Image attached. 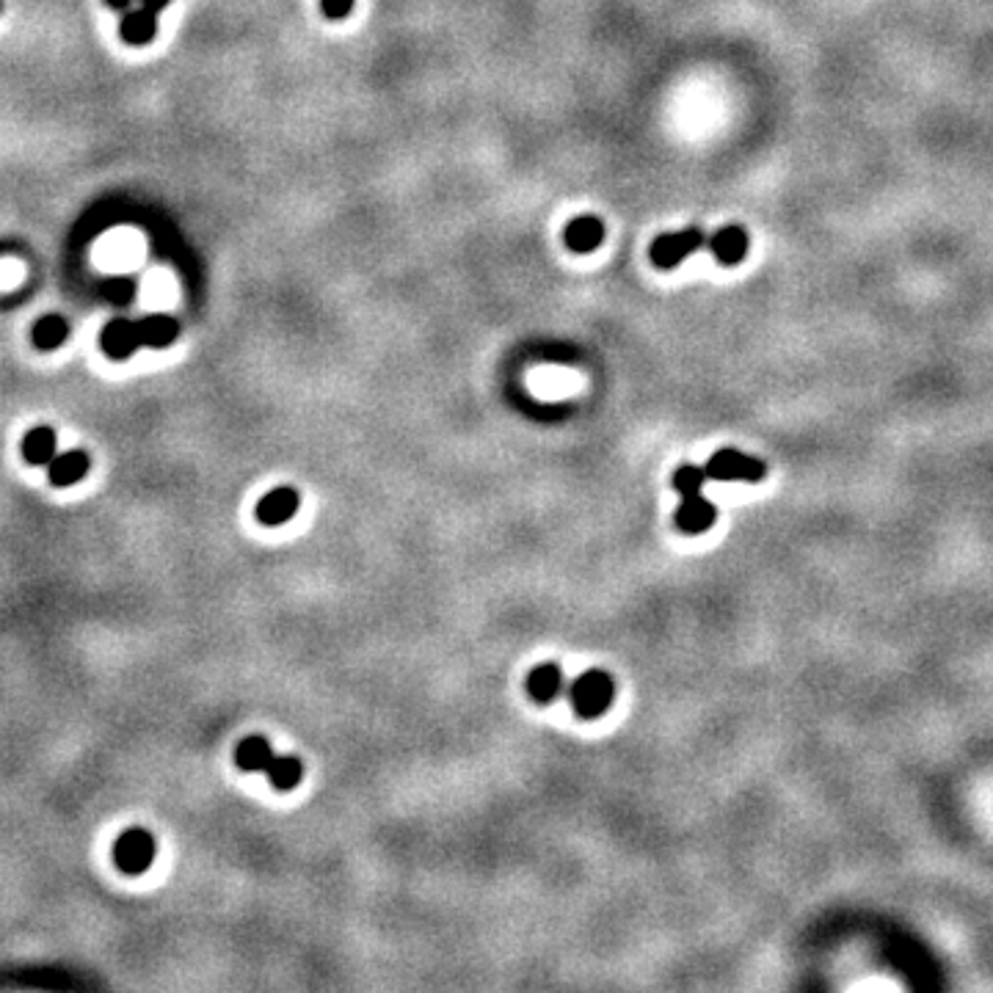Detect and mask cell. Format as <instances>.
Listing matches in <instances>:
<instances>
[{"label":"cell","instance_id":"cell-1","mask_svg":"<svg viewBox=\"0 0 993 993\" xmlns=\"http://www.w3.org/2000/svg\"><path fill=\"white\" fill-rule=\"evenodd\" d=\"M569 698L580 718H599L616 698V682L605 671H585L583 676L574 679Z\"/></svg>","mask_w":993,"mask_h":993},{"label":"cell","instance_id":"cell-2","mask_svg":"<svg viewBox=\"0 0 993 993\" xmlns=\"http://www.w3.org/2000/svg\"><path fill=\"white\" fill-rule=\"evenodd\" d=\"M707 235L704 229L698 227H687L682 232H665V235H657L654 243H651L649 257L654 268L660 271H674L676 265L687 260L690 254L701 252L707 249Z\"/></svg>","mask_w":993,"mask_h":993},{"label":"cell","instance_id":"cell-3","mask_svg":"<svg viewBox=\"0 0 993 993\" xmlns=\"http://www.w3.org/2000/svg\"><path fill=\"white\" fill-rule=\"evenodd\" d=\"M158 842L147 828H127L114 842V864L127 875H141L152 867Z\"/></svg>","mask_w":993,"mask_h":993},{"label":"cell","instance_id":"cell-4","mask_svg":"<svg viewBox=\"0 0 993 993\" xmlns=\"http://www.w3.org/2000/svg\"><path fill=\"white\" fill-rule=\"evenodd\" d=\"M707 475L709 480H720V483H729V480L759 483V480L767 475V464L762 458L748 456V453H742V450L723 447V450H718V453L707 461Z\"/></svg>","mask_w":993,"mask_h":993},{"label":"cell","instance_id":"cell-5","mask_svg":"<svg viewBox=\"0 0 993 993\" xmlns=\"http://www.w3.org/2000/svg\"><path fill=\"white\" fill-rule=\"evenodd\" d=\"M715 519H718V508L701 491L698 494H685L679 508H676V527L682 533H687V536L707 533L709 527L715 525Z\"/></svg>","mask_w":993,"mask_h":993},{"label":"cell","instance_id":"cell-6","mask_svg":"<svg viewBox=\"0 0 993 993\" xmlns=\"http://www.w3.org/2000/svg\"><path fill=\"white\" fill-rule=\"evenodd\" d=\"M748 246H751V238H748V232L742 227H737V224L718 229V232L709 235L707 240V249L723 268L740 265L742 260H745V254H748Z\"/></svg>","mask_w":993,"mask_h":993},{"label":"cell","instance_id":"cell-7","mask_svg":"<svg viewBox=\"0 0 993 993\" xmlns=\"http://www.w3.org/2000/svg\"><path fill=\"white\" fill-rule=\"evenodd\" d=\"M100 345H103V354L108 356V359H114V362H125V359H130V356L141 348L136 320H125V318L111 320V323L103 329V334H100Z\"/></svg>","mask_w":993,"mask_h":993},{"label":"cell","instance_id":"cell-8","mask_svg":"<svg viewBox=\"0 0 993 993\" xmlns=\"http://www.w3.org/2000/svg\"><path fill=\"white\" fill-rule=\"evenodd\" d=\"M92 469V458L83 450H67V453H56L53 461L47 464V478L56 489H67L75 486L78 480L86 478V472Z\"/></svg>","mask_w":993,"mask_h":993},{"label":"cell","instance_id":"cell-9","mask_svg":"<svg viewBox=\"0 0 993 993\" xmlns=\"http://www.w3.org/2000/svg\"><path fill=\"white\" fill-rule=\"evenodd\" d=\"M298 511V491L290 486H279V489L268 491L263 500L257 503V519L268 527L285 525L290 522Z\"/></svg>","mask_w":993,"mask_h":993},{"label":"cell","instance_id":"cell-10","mask_svg":"<svg viewBox=\"0 0 993 993\" xmlns=\"http://www.w3.org/2000/svg\"><path fill=\"white\" fill-rule=\"evenodd\" d=\"M563 238H566L569 252L591 254L596 252V249L602 246V240H605V224H602V218L596 216H577L569 221V227H566V235H563Z\"/></svg>","mask_w":993,"mask_h":993},{"label":"cell","instance_id":"cell-11","mask_svg":"<svg viewBox=\"0 0 993 993\" xmlns=\"http://www.w3.org/2000/svg\"><path fill=\"white\" fill-rule=\"evenodd\" d=\"M158 17L160 14L147 9V6L125 12V17H122V39L133 47L149 45L158 34Z\"/></svg>","mask_w":993,"mask_h":993},{"label":"cell","instance_id":"cell-12","mask_svg":"<svg viewBox=\"0 0 993 993\" xmlns=\"http://www.w3.org/2000/svg\"><path fill=\"white\" fill-rule=\"evenodd\" d=\"M563 690V671L555 662H541L530 674H527V693L533 696L538 704H549L555 701Z\"/></svg>","mask_w":993,"mask_h":993},{"label":"cell","instance_id":"cell-13","mask_svg":"<svg viewBox=\"0 0 993 993\" xmlns=\"http://www.w3.org/2000/svg\"><path fill=\"white\" fill-rule=\"evenodd\" d=\"M136 331L141 348H166L180 337V323L169 315H149L136 320Z\"/></svg>","mask_w":993,"mask_h":993},{"label":"cell","instance_id":"cell-14","mask_svg":"<svg viewBox=\"0 0 993 993\" xmlns=\"http://www.w3.org/2000/svg\"><path fill=\"white\" fill-rule=\"evenodd\" d=\"M56 456V431L47 428V425H39V428H31L23 439V458L31 464V467H47L50 461Z\"/></svg>","mask_w":993,"mask_h":993},{"label":"cell","instance_id":"cell-15","mask_svg":"<svg viewBox=\"0 0 993 993\" xmlns=\"http://www.w3.org/2000/svg\"><path fill=\"white\" fill-rule=\"evenodd\" d=\"M274 748L271 742L265 737H246V740L238 742V751H235V762H238L240 770H249V773H265L271 759H274Z\"/></svg>","mask_w":993,"mask_h":993},{"label":"cell","instance_id":"cell-16","mask_svg":"<svg viewBox=\"0 0 993 993\" xmlns=\"http://www.w3.org/2000/svg\"><path fill=\"white\" fill-rule=\"evenodd\" d=\"M69 337V323L61 315H45L34 323V345L39 351H53Z\"/></svg>","mask_w":993,"mask_h":993},{"label":"cell","instance_id":"cell-17","mask_svg":"<svg viewBox=\"0 0 993 993\" xmlns=\"http://www.w3.org/2000/svg\"><path fill=\"white\" fill-rule=\"evenodd\" d=\"M265 773H268V778H271V784L276 789L287 792V789L298 787V781L304 776V765L298 762L296 756H274Z\"/></svg>","mask_w":993,"mask_h":993},{"label":"cell","instance_id":"cell-18","mask_svg":"<svg viewBox=\"0 0 993 993\" xmlns=\"http://www.w3.org/2000/svg\"><path fill=\"white\" fill-rule=\"evenodd\" d=\"M709 480L707 467H696V464H682L674 472V489L685 497V494H698L704 489V483Z\"/></svg>","mask_w":993,"mask_h":993},{"label":"cell","instance_id":"cell-19","mask_svg":"<svg viewBox=\"0 0 993 993\" xmlns=\"http://www.w3.org/2000/svg\"><path fill=\"white\" fill-rule=\"evenodd\" d=\"M320 9H323V14L329 20L340 23V20H345L348 14L354 12V0H320Z\"/></svg>","mask_w":993,"mask_h":993},{"label":"cell","instance_id":"cell-20","mask_svg":"<svg viewBox=\"0 0 993 993\" xmlns=\"http://www.w3.org/2000/svg\"><path fill=\"white\" fill-rule=\"evenodd\" d=\"M133 293H136V285H133L130 279H116V282H111V287H108V296L114 298V301H130Z\"/></svg>","mask_w":993,"mask_h":993},{"label":"cell","instance_id":"cell-21","mask_svg":"<svg viewBox=\"0 0 993 993\" xmlns=\"http://www.w3.org/2000/svg\"><path fill=\"white\" fill-rule=\"evenodd\" d=\"M136 0H105V6H111L116 12H130Z\"/></svg>","mask_w":993,"mask_h":993},{"label":"cell","instance_id":"cell-22","mask_svg":"<svg viewBox=\"0 0 993 993\" xmlns=\"http://www.w3.org/2000/svg\"><path fill=\"white\" fill-rule=\"evenodd\" d=\"M138 3H141V6H147V9H152V12L160 14L163 9H166V6H169V3H172V0H138Z\"/></svg>","mask_w":993,"mask_h":993}]
</instances>
